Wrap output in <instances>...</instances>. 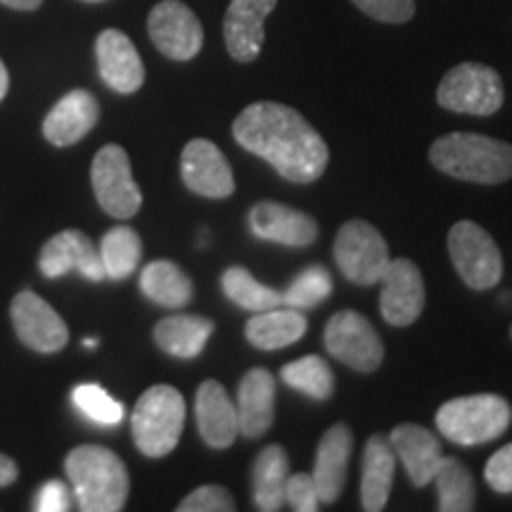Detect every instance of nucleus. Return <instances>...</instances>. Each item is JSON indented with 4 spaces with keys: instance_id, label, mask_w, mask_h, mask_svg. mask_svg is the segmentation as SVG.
<instances>
[{
    "instance_id": "obj_14",
    "label": "nucleus",
    "mask_w": 512,
    "mask_h": 512,
    "mask_svg": "<svg viewBox=\"0 0 512 512\" xmlns=\"http://www.w3.org/2000/svg\"><path fill=\"white\" fill-rule=\"evenodd\" d=\"M181 176L185 188L207 200H226L235 192V178L228 159L207 138H195L183 147Z\"/></svg>"
},
{
    "instance_id": "obj_23",
    "label": "nucleus",
    "mask_w": 512,
    "mask_h": 512,
    "mask_svg": "<svg viewBox=\"0 0 512 512\" xmlns=\"http://www.w3.org/2000/svg\"><path fill=\"white\" fill-rule=\"evenodd\" d=\"M238 422L245 439H261L275 418V380L271 370H247L238 387Z\"/></svg>"
},
{
    "instance_id": "obj_45",
    "label": "nucleus",
    "mask_w": 512,
    "mask_h": 512,
    "mask_svg": "<svg viewBox=\"0 0 512 512\" xmlns=\"http://www.w3.org/2000/svg\"><path fill=\"white\" fill-rule=\"evenodd\" d=\"M510 335H512V328H510Z\"/></svg>"
},
{
    "instance_id": "obj_5",
    "label": "nucleus",
    "mask_w": 512,
    "mask_h": 512,
    "mask_svg": "<svg viewBox=\"0 0 512 512\" xmlns=\"http://www.w3.org/2000/svg\"><path fill=\"white\" fill-rule=\"evenodd\" d=\"M185 425V399L171 384L145 389L133 408L131 430L138 451L147 458H164L178 446Z\"/></svg>"
},
{
    "instance_id": "obj_6",
    "label": "nucleus",
    "mask_w": 512,
    "mask_h": 512,
    "mask_svg": "<svg viewBox=\"0 0 512 512\" xmlns=\"http://www.w3.org/2000/svg\"><path fill=\"white\" fill-rule=\"evenodd\" d=\"M505 91L501 74L479 62L453 67L437 88V102L444 110L472 117H491L503 107Z\"/></svg>"
},
{
    "instance_id": "obj_40",
    "label": "nucleus",
    "mask_w": 512,
    "mask_h": 512,
    "mask_svg": "<svg viewBox=\"0 0 512 512\" xmlns=\"http://www.w3.org/2000/svg\"><path fill=\"white\" fill-rule=\"evenodd\" d=\"M17 477H19V467L15 460L5 456V453H0V486L15 484Z\"/></svg>"
},
{
    "instance_id": "obj_20",
    "label": "nucleus",
    "mask_w": 512,
    "mask_h": 512,
    "mask_svg": "<svg viewBox=\"0 0 512 512\" xmlns=\"http://www.w3.org/2000/svg\"><path fill=\"white\" fill-rule=\"evenodd\" d=\"M389 444H392L396 458L406 467V475L415 489L432 484L441 458H444L437 434L427 427L413 425V422H403L389 434Z\"/></svg>"
},
{
    "instance_id": "obj_2",
    "label": "nucleus",
    "mask_w": 512,
    "mask_h": 512,
    "mask_svg": "<svg viewBox=\"0 0 512 512\" xmlns=\"http://www.w3.org/2000/svg\"><path fill=\"white\" fill-rule=\"evenodd\" d=\"M64 470L83 512L124 510L131 479L124 460L110 448L98 444L76 446L64 460Z\"/></svg>"
},
{
    "instance_id": "obj_24",
    "label": "nucleus",
    "mask_w": 512,
    "mask_h": 512,
    "mask_svg": "<svg viewBox=\"0 0 512 512\" xmlns=\"http://www.w3.org/2000/svg\"><path fill=\"white\" fill-rule=\"evenodd\" d=\"M396 470V453L389 439L382 434H373L366 441L363 451V472H361V505L368 512H380L387 508L389 494H392Z\"/></svg>"
},
{
    "instance_id": "obj_9",
    "label": "nucleus",
    "mask_w": 512,
    "mask_h": 512,
    "mask_svg": "<svg viewBox=\"0 0 512 512\" xmlns=\"http://www.w3.org/2000/svg\"><path fill=\"white\" fill-rule=\"evenodd\" d=\"M95 200L112 219H133L143 207V192L133 181L131 159L121 145H105L91 166Z\"/></svg>"
},
{
    "instance_id": "obj_8",
    "label": "nucleus",
    "mask_w": 512,
    "mask_h": 512,
    "mask_svg": "<svg viewBox=\"0 0 512 512\" xmlns=\"http://www.w3.org/2000/svg\"><path fill=\"white\" fill-rule=\"evenodd\" d=\"M332 252H335L339 273L361 287L380 283L384 268L392 261L380 230L361 219L347 221L337 230Z\"/></svg>"
},
{
    "instance_id": "obj_34",
    "label": "nucleus",
    "mask_w": 512,
    "mask_h": 512,
    "mask_svg": "<svg viewBox=\"0 0 512 512\" xmlns=\"http://www.w3.org/2000/svg\"><path fill=\"white\" fill-rule=\"evenodd\" d=\"M72 401L81 415H86L91 422H98V425L114 427L124 418V406L114 401L100 384H79V387H74Z\"/></svg>"
},
{
    "instance_id": "obj_32",
    "label": "nucleus",
    "mask_w": 512,
    "mask_h": 512,
    "mask_svg": "<svg viewBox=\"0 0 512 512\" xmlns=\"http://www.w3.org/2000/svg\"><path fill=\"white\" fill-rule=\"evenodd\" d=\"M280 377L287 387L311 396L313 401H330L335 394V373L320 356H304L287 363L280 370Z\"/></svg>"
},
{
    "instance_id": "obj_12",
    "label": "nucleus",
    "mask_w": 512,
    "mask_h": 512,
    "mask_svg": "<svg viewBox=\"0 0 512 512\" xmlns=\"http://www.w3.org/2000/svg\"><path fill=\"white\" fill-rule=\"evenodd\" d=\"M19 342L38 354H57L67 347L69 328L60 313L34 292H19L10 306Z\"/></svg>"
},
{
    "instance_id": "obj_25",
    "label": "nucleus",
    "mask_w": 512,
    "mask_h": 512,
    "mask_svg": "<svg viewBox=\"0 0 512 512\" xmlns=\"http://www.w3.org/2000/svg\"><path fill=\"white\" fill-rule=\"evenodd\" d=\"M306 328H309V323H306L304 313L290 309V306L287 309L275 306V309L254 313L247 320L245 337L254 349L278 351L299 342L306 335Z\"/></svg>"
},
{
    "instance_id": "obj_37",
    "label": "nucleus",
    "mask_w": 512,
    "mask_h": 512,
    "mask_svg": "<svg viewBox=\"0 0 512 512\" xmlns=\"http://www.w3.org/2000/svg\"><path fill=\"white\" fill-rule=\"evenodd\" d=\"M285 503H290L292 510L297 512H316L320 508V498L311 475H306V472H297V475L287 477Z\"/></svg>"
},
{
    "instance_id": "obj_41",
    "label": "nucleus",
    "mask_w": 512,
    "mask_h": 512,
    "mask_svg": "<svg viewBox=\"0 0 512 512\" xmlns=\"http://www.w3.org/2000/svg\"><path fill=\"white\" fill-rule=\"evenodd\" d=\"M3 5H8L12 10H22V12H31L41 8L43 0H0Z\"/></svg>"
},
{
    "instance_id": "obj_27",
    "label": "nucleus",
    "mask_w": 512,
    "mask_h": 512,
    "mask_svg": "<svg viewBox=\"0 0 512 512\" xmlns=\"http://www.w3.org/2000/svg\"><path fill=\"white\" fill-rule=\"evenodd\" d=\"M140 290L150 302L164 306V309H185L195 294L190 275L174 261L166 259L152 261L143 268Z\"/></svg>"
},
{
    "instance_id": "obj_35",
    "label": "nucleus",
    "mask_w": 512,
    "mask_h": 512,
    "mask_svg": "<svg viewBox=\"0 0 512 512\" xmlns=\"http://www.w3.org/2000/svg\"><path fill=\"white\" fill-rule=\"evenodd\" d=\"M235 505L228 489L219 484H204L188 494L178 505V512H233Z\"/></svg>"
},
{
    "instance_id": "obj_30",
    "label": "nucleus",
    "mask_w": 512,
    "mask_h": 512,
    "mask_svg": "<svg viewBox=\"0 0 512 512\" xmlns=\"http://www.w3.org/2000/svg\"><path fill=\"white\" fill-rule=\"evenodd\" d=\"M143 256V242L140 235L128 226H117L107 230L100 242V259L105 268V278L126 280L128 275L136 273Z\"/></svg>"
},
{
    "instance_id": "obj_39",
    "label": "nucleus",
    "mask_w": 512,
    "mask_h": 512,
    "mask_svg": "<svg viewBox=\"0 0 512 512\" xmlns=\"http://www.w3.org/2000/svg\"><path fill=\"white\" fill-rule=\"evenodd\" d=\"M34 508L38 512H64V510H69L72 505H69L67 486H64L62 482H57V479H53V482H46V484H43V489L38 491Z\"/></svg>"
},
{
    "instance_id": "obj_11",
    "label": "nucleus",
    "mask_w": 512,
    "mask_h": 512,
    "mask_svg": "<svg viewBox=\"0 0 512 512\" xmlns=\"http://www.w3.org/2000/svg\"><path fill=\"white\" fill-rule=\"evenodd\" d=\"M147 34L162 55L176 62H188L200 55L204 29L188 5L181 0H162L147 17Z\"/></svg>"
},
{
    "instance_id": "obj_16",
    "label": "nucleus",
    "mask_w": 512,
    "mask_h": 512,
    "mask_svg": "<svg viewBox=\"0 0 512 512\" xmlns=\"http://www.w3.org/2000/svg\"><path fill=\"white\" fill-rule=\"evenodd\" d=\"M38 268L46 278H62V275L79 271L91 283L105 280L100 252L93 240L83 230H62L50 238L38 256Z\"/></svg>"
},
{
    "instance_id": "obj_22",
    "label": "nucleus",
    "mask_w": 512,
    "mask_h": 512,
    "mask_svg": "<svg viewBox=\"0 0 512 512\" xmlns=\"http://www.w3.org/2000/svg\"><path fill=\"white\" fill-rule=\"evenodd\" d=\"M100 119V105L93 93L72 91L57 100V105L48 112L43 121V136L55 147L76 145L93 131Z\"/></svg>"
},
{
    "instance_id": "obj_4",
    "label": "nucleus",
    "mask_w": 512,
    "mask_h": 512,
    "mask_svg": "<svg viewBox=\"0 0 512 512\" xmlns=\"http://www.w3.org/2000/svg\"><path fill=\"white\" fill-rule=\"evenodd\" d=\"M512 406L498 394H472L446 401L437 411L441 437L458 446H482L508 432Z\"/></svg>"
},
{
    "instance_id": "obj_43",
    "label": "nucleus",
    "mask_w": 512,
    "mask_h": 512,
    "mask_svg": "<svg viewBox=\"0 0 512 512\" xmlns=\"http://www.w3.org/2000/svg\"><path fill=\"white\" fill-rule=\"evenodd\" d=\"M83 347H86V349H95V347H98V339H93V337L83 339Z\"/></svg>"
},
{
    "instance_id": "obj_10",
    "label": "nucleus",
    "mask_w": 512,
    "mask_h": 512,
    "mask_svg": "<svg viewBox=\"0 0 512 512\" xmlns=\"http://www.w3.org/2000/svg\"><path fill=\"white\" fill-rule=\"evenodd\" d=\"M328 354L356 373H375L382 366L384 347L373 323L358 311H337L323 335Z\"/></svg>"
},
{
    "instance_id": "obj_17",
    "label": "nucleus",
    "mask_w": 512,
    "mask_h": 512,
    "mask_svg": "<svg viewBox=\"0 0 512 512\" xmlns=\"http://www.w3.org/2000/svg\"><path fill=\"white\" fill-rule=\"evenodd\" d=\"M278 0H230L223 19L226 50L235 62L249 64L261 55L266 41V17Z\"/></svg>"
},
{
    "instance_id": "obj_38",
    "label": "nucleus",
    "mask_w": 512,
    "mask_h": 512,
    "mask_svg": "<svg viewBox=\"0 0 512 512\" xmlns=\"http://www.w3.org/2000/svg\"><path fill=\"white\" fill-rule=\"evenodd\" d=\"M484 479L498 494H512V444L498 448L484 467Z\"/></svg>"
},
{
    "instance_id": "obj_42",
    "label": "nucleus",
    "mask_w": 512,
    "mask_h": 512,
    "mask_svg": "<svg viewBox=\"0 0 512 512\" xmlns=\"http://www.w3.org/2000/svg\"><path fill=\"white\" fill-rule=\"evenodd\" d=\"M8 88H10V76H8V69H5L3 60H0V100L8 95Z\"/></svg>"
},
{
    "instance_id": "obj_7",
    "label": "nucleus",
    "mask_w": 512,
    "mask_h": 512,
    "mask_svg": "<svg viewBox=\"0 0 512 512\" xmlns=\"http://www.w3.org/2000/svg\"><path fill=\"white\" fill-rule=\"evenodd\" d=\"M448 254L463 283L472 290H491L503 278V254L496 240L475 221H458L448 230Z\"/></svg>"
},
{
    "instance_id": "obj_21",
    "label": "nucleus",
    "mask_w": 512,
    "mask_h": 512,
    "mask_svg": "<svg viewBox=\"0 0 512 512\" xmlns=\"http://www.w3.org/2000/svg\"><path fill=\"white\" fill-rule=\"evenodd\" d=\"M195 418L200 437L211 448H228L238 439V408L233 406L221 382L204 380L200 384L195 396Z\"/></svg>"
},
{
    "instance_id": "obj_31",
    "label": "nucleus",
    "mask_w": 512,
    "mask_h": 512,
    "mask_svg": "<svg viewBox=\"0 0 512 512\" xmlns=\"http://www.w3.org/2000/svg\"><path fill=\"white\" fill-rule=\"evenodd\" d=\"M221 287L230 302L252 313L275 309V306L283 304V292L261 285L259 280L242 266L226 268L221 275Z\"/></svg>"
},
{
    "instance_id": "obj_13",
    "label": "nucleus",
    "mask_w": 512,
    "mask_h": 512,
    "mask_svg": "<svg viewBox=\"0 0 512 512\" xmlns=\"http://www.w3.org/2000/svg\"><path fill=\"white\" fill-rule=\"evenodd\" d=\"M380 292L382 318L394 328H408L425 309V280L411 259H392L384 268Z\"/></svg>"
},
{
    "instance_id": "obj_36",
    "label": "nucleus",
    "mask_w": 512,
    "mask_h": 512,
    "mask_svg": "<svg viewBox=\"0 0 512 512\" xmlns=\"http://www.w3.org/2000/svg\"><path fill=\"white\" fill-rule=\"evenodd\" d=\"M351 3L384 24H403L415 15V0H351Z\"/></svg>"
},
{
    "instance_id": "obj_19",
    "label": "nucleus",
    "mask_w": 512,
    "mask_h": 512,
    "mask_svg": "<svg viewBox=\"0 0 512 512\" xmlns=\"http://www.w3.org/2000/svg\"><path fill=\"white\" fill-rule=\"evenodd\" d=\"M351 451H354V434H351V427L344 425V422L332 425L320 437L316 465H313L311 475L320 503H335L342 496L344 484H347Z\"/></svg>"
},
{
    "instance_id": "obj_29",
    "label": "nucleus",
    "mask_w": 512,
    "mask_h": 512,
    "mask_svg": "<svg viewBox=\"0 0 512 512\" xmlns=\"http://www.w3.org/2000/svg\"><path fill=\"white\" fill-rule=\"evenodd\" d=\"M432 484L437 486L441 512H470L475 510L477 489L470 470L458 458H441V465Z\"/></svg>"
},
{
    "instance_id": "obj_1",
    "label": "nucleus",
    "mask_w": 512,
    "mask_h": 512,
    "mask_svg": "<svg viewBox=\"0 0 512 512\" xmlns=\"http://www.w3.org/2000/svg\"><path fill=\"white\" fill-rule=\"evenodd\" d=\"M233 138L290 183H313L328 169V143L283 102L264 100L245 107L233 121Z\"/></svg>"
},
{
    "instance_id": "obj_28",
    "label": "nucleus",
    "mask_w": 512,
    "mask_h": 512,
    "mask_svg": "<svg viewBox=\"0 0 512 512\" xmlns=\"http://www.w3.org/2000/svg\"><path fill=\"white\" fill-rule=\"evenodd\" d=\"M290 477V458L280 444L266 446L254 460V503L261 512H275L285 505V482Z\"/></svg>"
},
{
    "instance_id": "obj_44",
    "label": "nucleus",
    "mask_w": 512,
    "mask_h": 512,
    "mask_svg": "<svg viewBox=\"0 0 512 512\" xmlns=\"http://www.w3.org/2000/svg\"><path fill=\"white\" fill-rule=\"evenodd\" d=\"M83 3H100V0H83Z\"/></svg>"
},
{
    "instance_id": "obj_33",
    "label": "nucleus",
    "mask_w": 512,
    "mask_h": 512,
    "mask_svg": "<svg viewBox=\"0 0 512 512\" xmlns=\"http://www.w3.org/2000/svg\"><path fill=\"white\" fill-rule=\"evenodd\" d=\"M332 292V275L323 266H309L283 292V304L304 311L323 304Z\"/></svg>"
},
{
    "instance_id": "obj_18",
    "label": "nucleus",
    "mask_w": 512,
    "mask_h": 512,
    "mask_svg": "<svg viewBox=\"0 0 512 512\" xmlns=\"http://www.w3.org/2000/svg\"><path fill=\"white\" fill-rule=\"evenodd\" d=\"M95 55H98V72L102 81L121 95L140 91L145 83V67L140 60L136 46L124 31L105 29L95 41Z\"/></svg>"
},
{
    "instance_id": "obj_26",
    "label": "nucleus",
    "mask_w": 512,
    "mask_h": 512,
    "mask_svg": "<svg viewBox=\"0 0 512 512\" xmlns=\"http://www.w3.org/2000/svg\"><path fill=\"white\" fill-rule=\"evenodd\" d=\"M211 332H214V320L192 313H176L159 320L152 335L157 347L169 356L195 358L207 347Z\"/></svg>"
},
{
    "instance_id": "obj_15",
    "label": "nucleus",
    "mask_w": 512,
    "mask_h": 512,
    "mask_svg": "<svg viewBox=\"0 0 512 512\" xmlns=\"http://www.w3.org/2000/svg\"><path fill=\"white\" fill-rule=\"evenodd\" d=\"M247 226L254 238L299 249L313 245L320 233L316 219L306 211L273 200L256 202L247 214Z\"/></svg>"
},
{
    "instance_id": "obj_3",
    "label": "nucleus",
    "mask_w": 512,
    "mask_h": 512,
    "mask_svg": "<svg viewBox=\"0 0 512 512\" xmlns=\"http://www.w3.org/2000/svg\"><path fill=\"white\" fill-rule=\"evenodd\" d=\"M430 162L458 181L498 185L512 178V145L479 133H448L432 143Z\"/></svg>"
}]
</instances>
